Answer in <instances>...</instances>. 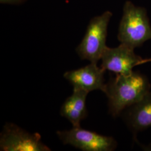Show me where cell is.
Returning a JSON list of instances; mask_svg holds the SVG:
<instances>
[{
    "mask_svg": "<svg viewBox=\"0 0 151 151\" xmlns=\"http://www.w3.org/2000/svg\"><path fill=\"white\" fill-rule=\"evenodd\" d=\"M150 87L147 78L140 73L133 71L128 75H116L106 84L105 92L110 113L117 116L145 97L150 91Z\"/></svg>",
    "mask_w": 151,
    "mask_h": 151,
    "instance_id": "obj_1",
    "label": "cell"
},
{
    "mask_svg": "<svg viewBox=\"0 0 151 151\" xmlns=\"http://www.w3.org/2000/svg\"><path fill=\"white\" fill-rule=\"evenodd\" d=\"M130 107L126 119L133 131L137 132L151 127V92Z\"/></svg>",
    "mask_w": 151,
    "mask_h": 151,
    "instance_id": "obj_9",
    "label": "cell"
},
{
    "mask_svg": "<svg viewBox=\"0 0 151 151\" xmlns=\"http://www.w3.org/2000/svg\"><path fill=\"white\" fill-rule=\"evenodd\" d=\"M134 49L123 43L113 48L107 47L101 58V67L116 75L130 74L134 67L140 65L142 60L135 54Z\"/></svg>",
    "mask_w": 151,
    "mask_h": 151,
    "instance_id": "obj_6",
    "label": "cell"
},
{
    "mask_svg": "<svg viewBox=\"0 0 151 151\" xmlns=\"http://www.w3.org/2000/svg\"><path fill=\"white\" fill-rule=\"evenodd\" d=\"M24 0H0L1 4H19Z\"/></svg>",
    "mask_w": 151,
    "mask_h": 151,
    "instance_id": "obj_10",
    "label": "cell"
},
{
    "mask_svg": "<svg viewBox=\"0 0 151 151\" xmlns=\"http://www.w3.org/2000/svg\"><path fill=\"white\" fill-rule=\"evenodd\" d=\"M105 71L101 66L98 67L97 63H90L85 67L65 72L64 77L70 82L73 89L87 92L101 90L105 93L106 88L104 82Z\"/></svg>",
    "mask_w": 151,
    "mask_h": 151,
    "instance_id": "obj_7",
    "label": "cell"
},
{
    "mask_svg": "<svg viewBox=\"0 0 151 151\" xmlns=\"http://www.w3.org/2000/svg\"><path fill=\"white\" fill-rule=\"evenodd\" d=\"M57 134L63 144L82 151H111L117 146L113 137L82 129L80 127H73L68 130L58 131Z\"/></svg>",
    "mask_w": 151,
    "mask_h": 151,
    "instance_id": "obj_4",
    "label": "cell"
},
{
    "mask_svg": "<svg viewBox=\"0 0 151 151\" xmlns=\"http://www.w3.org/2000/svg\"><path fill=\"white\" fill-rule=\"evenodd\" d=\"M111 16L112 13L107 11L92 18L89 22L85 35L76 48L81 59L95 63L101 60L108 47L106 45L108 27Z\"/></svg>",
    "mask_w": 151,
    "mask_h": 151,
    "instance_id": "obj_3",
    "label": "cell"
},
{
    "mask_svg": "<svg viewBox=\"0 0 151 151\" xmlns=\"http://www.w3.org/2000/svg\"><path fill=\"white\" fill-rule=\"evenodd\" d=\"M2 151H50L38 133H30L12 123H6L0 136Z\"/></svg>",
    "mask_w": 151,
    "mask_h": 151,
    "instance_id": "obj_5",
    "label": "cell"
},
{
    "mask_svg": "<svg viewBox=\"0 0 151 151\" xmlns=\"http://www.w3.org/2000/svg\"><path fill=\"white\" fill-rule=\"evenodd\" d=\"M118 38L121 43L134 49L151 39V27L145 9L130 1L125 2Z\"/></svg>",
    "mask_w": 151,
    "mask_h": 151,
    "instance_id": "obj_2",
    "label": "cell"
},
{
    "mask_svg": "<svg viewBox=\"0 0 151 151\" xmlns=\"http://www.w3.org/2000/svg\"><path fill=\"white\" fill-rule=\"evenodd\" d=\"M88 92L73 89V93L66 99L60 108L62 116L68 119L73 127H80L81 122L87 116L86 101Z\"/></svg>",
    "mask_w": 151,
    "mask_h": 151,
    "instance_id": "obj_8",
    "label": "cell"
},
{
    "mask_svg": "<svg viewBox=\"0 0 151 151\" xmlns=\"http://www.w3.org/2000/svg\"><path fill=\"white\" fill-rule=\"evenodd\" d=\"M151 62V58H150V59H142V60L140 62V65L146 63L147 62Z\"/></svg>",
    "mask_w": 151,
    "mask_h": 151,
    "instance_id": "obj_11",
    "label": "cell"
}]
</instances>
